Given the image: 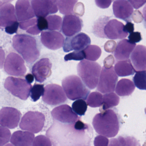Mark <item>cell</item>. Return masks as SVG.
Masks as SVG:
<instances>
[{
	"mask_svg": "<svg viewBox=\"0 0 146 146\" xmlns=\"http://www.w3.org/2000/svg\"><path fill=\"white\" fill-rule=\"evenodd\" d=\"M109 17H100L94 23L93 32L97 37L111 40L123 39L128 33L124 31L123 24L116 19H110Z\"/></svg>",
	"mask_w": 146,
	"mask_h": 146,
	"instance_id": "6da1fadb",
	"label": "cell"
},
{
	"mask_svg": "<svg viewBox=\"0 0 146 146\" xmlns=\"http://www.w3.org/2000/svg\"><path fill=\"white\" fill-rule=\"evenodd\" d=\"M92 124L98 134L108 137H115L119 131L118 117L111 109L96 114L93 119Z\"/></svg>",
	"mask_w": 146,
	"mask_h": 146,
	"instance_id": "7a4b0ae2",
	"label": "cell"
},
{
	"mask_svg": "<svg viewBox=\"0 0 146 146\" xmlns=\"http://www.w3.org/2000/svg\"><path fill=\"white\" fill-rule=\"evenodd\" d=\"M13 46L29 64L36 61L40 56V51L35 37L29 35H17L13 38Z\"/></svg>",
	"mask_w": 146,
	"mask_h": 146,
	"instance_id": "3957f363",
	"label": "cell"
},
{
	"mask_svg": "<svg viewBox=\"0 0 146 146\" xmlns=\"http://www.w3.org/2000/svg\"><path fill=\"white\" fill-rule=\"evenodd\" d=\"M101 66L96 62L82 60L77 66L78 74L90 89L95 88L99 83Z\"/></svg>",
	"mask_w": 146,
	"mask_h": 146,
	"instance_id": "277c9868",
	"label": "cell"
},
{
	"mask_svg": "<svg viewBox=\"0 0 146 146\" xmlns=\"http://www.w3.org/2000/svg\"><path fill=\"white\" fill-rule=\"evenodd\" d=\"M62 85L66 96L71 100H86L90 92L81 79L75 75L68 76L64 78Z\"/></svg>",
	"mask_w": 146,
	"mask_h": 146,
	"instance_id": "5b68a950",
	"label": "cell"
},
{
	"mask_svg": "<svg viewBox=\"0 0 146 146\" xmlns=\"http://www.w3.org/2000/svg\"><path fill=\"white\" fill-rule=\"evenodd\" d=\"M4 87L12 94L23 100L29 98L32 88L31 84L25 79L12 76L6 79Z\"/></svg>",
	"mask_w": 146,
	"mask_h": 146,
	"instance_id": "8992f818",
	"label": "cell"
},
{
	"mask_svg": "<svg viewBox=\"0 0 146 146\" xmlns=\"http://www.w3.org/2000/svg\"><path fill=\"white\" fill-rule=\"evenodd\" d=\"M45 121V116L42 113L29 111L23 116L19 127L23 130L36 134L43 129Z\"/></svg>",
	"mask_w": 146,
	"mask_h": 146,
	"instance_id": "52a82bcc",
	"label": "cell"
},
{
	"mask_svg": "<svg viewBox=\"0 0 146 146\" xmlns=\"http://www.w3.org/2000/svg\"><path fill=\"white\" fill-rule=\"evenodd\" d=\"M118 76L113 66L110 69L102 67L97 89L102 94L112 93L115 90Z\"/></svg>",
	"mask_w": 146,
	"mask_h": 146,
	"instance_id": "ba28073f",
	"label": "cell"
},
{
	"mask_svg": "<svg viewBox=\"0 0 146 146\" xmlns=\"http://www.w3.org/2000/svg\"><path fill=\"white\" fill-rule=\"evenodd\" d=\"M5 71L11 76H23L27 72L23 59L17 54L11 52L6 59L4 64Z\"/></svg>",
	"mask_w": 146,
	"mask_h": 146,
	"instance_id": "9c48e42d",
	"label": "cell"
},
{
	"mask_svg": "<svg viewBox=\"0 0 146 146\" xmlns=\"http://www.w3.org/2000/svg\"><path fill=\"white\" fill-rule=\"evenodd\" d=\"M42 100L48 105L56 106L65 102L67 98L61 86L52 84H48L45 87Z\"/></svg>",
	"mask_w": 146,
	"mask_h": 146,
	"instance_id": "30bf717a",
	"label": "cell"
},
{
	"mask_svg": "<svg viewBox=\"0 0 146 146\" xmlns=\"http://www.w3.org/2000/svg\"><path fill=\"white\" fill-rule=\"evenodd\" d=\"M91 43L89 36L85 33H80L71 37H67L63 46V50L65 52L72 50L83 51Z\"/></svg>",
	"mask_w": 146,
	"mask_h": 146,
	"instance_id": "8fae6325",
	"label": "cell"
},
{
	"mask_svg": "<svg viewBox=\"0 0 146 146\" xmlns=\"http://www.w3.org/2000/svg\"><path fill=\"white\" fill-rule=\"evenodd\" d=\"M22 113L14 108L4 107L0 111V124L1 126L13 129L17 127Z\"/></svg>",
	"mask_w": 146,
	"mask_h": 146,
	"instance_id": "7c38bea8",
	"label": "cell"
},
{
	"mask_svg": "<svg viewBox=\"0 0 146 146\" xmlns=\"http://www.w3.org/2000/svg\"><path fill=\"white\" fill-rule=\"evenodd\" d=\"M31 2L35 15L37 18H45L49 14L56 13L58 11L56 1L32 0Z\"/></svg>",
	"mask_w": 146,
	"mask_h": 146,
	"instance_id": "4fadbf2b",
	"label": "cell"
},
{
	"mask_svg": "<svg viewBox=\"0 0 146 146\" xmlns=\"http://www.w3.org/2000/svg\"><path fill=\"white\" fill-rule=\"evenodd\" d=\"M51 114L55 120L64 123H75L78 120L77 114L67 105L55 108L51 112Z\"/></svg>",
	"mask_w": 146,
	"mask_h": 146,
	"instance_id": "5bb4252c",
	"label": "cell"
},
{
	"mask_svg": "<svg viewBox=\"0 0 146 146\" xmlns=\"http://www.w3.org/2000/svg\"><path fill=\"white\" fill-rule=\"evenodd\" d=\"M40 36L42 43L47 48L51 50L60 49L64 44V37L58 31H42Z\"/></svg>",
	"mask_w": 146,
	"mask_h": 146,
	"instance_id": "9a60e30c",
	"label": "cell"
},
{
	"mask_svg": "<svg viewBox=\"0 0 146 146\" xmlns=\"http://www.w3.org/2000/svg\"><path fill=\"white\" fill-rule=\"evenodd\" d=\"M83 27L82 20L76 15L64 16L62 23V31L67 37H71L79 33Z\"/></svg>",
	"mask_w": 146,
	"mask_h": 146,
	"instance_id": "2e32d148",
	"label": "cell"
},
{
	"mask_svg": "<svg viewBox=\"0 0 146 146\" xmlns=\"http://www.w3.org/2000/svg\"><path fill=\"white\" fill-rule=\"evenodd\" d=\"M52 63L48 58H43L38 60L33 66L32 73L36 81L42 83L52 74Z\"/></svg>",
	"mask_w": 146,
	"mask_h": 146,
	"instance_id": "e0dca14e",
	"label": "cell"
},
{
	"mask_svg": "<svg viewBox=\"0 0 146 146\" xmlns=\"http://www.w3.org/2000/svg\"><path fill=\"white\" fill-rule=\"evenodd\" d=\"M113 14L117 18L127 22H130L133 13V8L129 1L126 0H117L113 4Z\"/></svg>",
	"mask_w": 146,
	"mask_h": 146,
	"instance_id": "ac0fdd59",
	"label": "cell"
},
{
	"mask_svg": "<svg viewBox=\"0 0 146 146\" xmlns=\"http://www.w3.org/2000/svg\"><path fill=\"white\" fill-rule=\"evenodd\" d=\"M14 6L11 3L1 5L0 26L1 28H6L17 21Z\"/></svg>",
	"mask_w": 146,
	"mask_h": 146,
	"instance_id": "d6986e66",
	"label": "cell"
},
{
	"mask_svg": "<svg viewBox=\"0 0 146 146\" xmlns=\"http://www.w3.org/2000/svg\"><path fill=\"white\" fill-rule=\"evenodd\" d=\"M131 60L136 72L146 71V47L137 45L131 55Z\"/></svg>",
	"mask_w": 146,
	"mask_h": 146,
	"instance_id": "ffe728a7",
	"label": "cell"
},
{
	"mask_svg": "<svg viewBox=\"0 0 146 146\" xmlns=\"http://www.w3.org/2000/svg\"><path fill=\"white\" fill-rule=\"evenodd\" d=\"M16 13L18 20L21 22L32 19L35 16L30 1L28 0H18L17 1Z\"/></svg>",
	"mask_w": 146,
	"mask_h": 146,
	"instance_id": "44dd1931",
	"label": "cell"
},
{
	"mask_svg": "<svg viewBox=\"0 0 146 146\" xmlns=\"http://www.w3.org/2000/svg\"><path fill=\"white\" fill-rule=\"evenodd\" d=\"M135 46L136 43H131L127 39L119 41L113 53L114 57L117 60L120 61L129 60Z\"/></svg>",
	"mask_w": 146,
	"mask_h": 146,
	"instance_id": "7402d4cb",
	"label": "cell"
},
{
	"mask_svg": "<svg viewBox=\"0 0 146 146\" xmlns=\"http://www.w3.org/2000/svg\"><path fill=\"white\" fill-rule=\"evenodd\" d=\"M35 138L33 133L19 130L13 134L11 142L14 146H32Z\"/></svg>",
	"mask_w": 146,
	"mask_h": 146,
	"instance_id": "603a6c76",
	"label": "cell"
},
{
	"mask_svg": "<svg viewBox=\"0 0 146 146\" xmlns=\"http://www.w3.org/2000/svg\"><path fill=\"white\" fill-rule=\"evenodd\" d=\"M135 89V84L132 81L129 79L123 78L117 83L115 92L119 96H128L133 93Z\"/></svg>",
	"mask_w": 146,
	"mask_h": 146,
	"instance_id": "cb8c5ba5",
	"label": "cell"
},
{
	"mask_svg": "<svg viewBox=\"0 0 146 146\" xmlns=\"http://www.w3.org/2000/svg\"><path fill=\"white\" fill-rule=\"evenodd\" d=\"M114 68L115 72L119 77L131 76L134 75L135 72L129 59L118 61L115 64Z\"/></svg>",
	"mask_w": 146,
	"mask_h": 146,
	"instance_id": "d4e9b609",
	"label": "cell"
},
{
	"mask_svg": "<svg viewBox=\"0 0 146 146\" xmlns=\"http://www.w3.org/2000/svg\"><path fill=\"white\" fill-rule=\"evenodd\" d=\"M108 146H141L136 139L133 137H119L110 140Z\"/></svg>",
	"mask_w": 146,
	"mask_h": 146,
	"instance_id": "484cf974",
	"label": "cell"
},
{
	"mask_svg": "<svg viewBox=\"0 0 146 146\" xmlns=\"http://www.w3.org/2000/svg\"><path fill=\"white\" fill-rule=\"evenodd\" d=\"M119 102V98L114 93H108L103 96V106L101 112L108 110L111 108L116 106Z\"/></svg>",
	"mask_w": 146,
	"mask_h": 146,
	"instance_id": "4316f807",
	"label": "cell"
},
{
	"mask_svg": "<svg viewBox=\"0 0 146 146\" xmlns=\"http://www.w3.org/2000/svg\"><path fill=\"white\" fill-rule=\"evenodd\" d=\"M57 5L58 7L60 12L64 15H71L73 13L74 6L76 5L77 0L72 1H56Z\"/></svg>",
	"mask_w": 146,
	"mask_h": 146,
	"instance_id": "83f0119b",
	"label": "cell"
},
{
	"mask_svg": "<svg viewBox=\"0 0 146 146\" xmlns=\"http://www.w3.org/2000/svg\"><path fill=\"white\" fill-rule=\"evenodd\" d=\"M83 51L85 58L90 61H96L100 58L102 54L100 48L96 45H90Z\"/></svg>",
	"mask_w": 146,
	"mask_h": 146,
	"instance_id": "f1b7e54d",
	"label": "cell"
},
{
	"mask_svg": "<svg viewBox=\"0 0 146 146\" xmlns=\"http://www.w3.org/2000/svg\"><path fill=\"white\" fill-rule=\"evenodd\" d=\"M103 103V96L99 92H92L87 99V104L92 108L99 107Z\"/></svg>",
	"mask_w": 146,
	"mask_h": 146,
	"instance_id": "f546056e",
	"label": "cell"
},
{
	"mask_svg": "<svg viewBox=\"0 0 146 146\" xmlns=\"http://www.w3.org/2000/svg\"><path fill=\"white\" fill-rule=\"evenodd\" d=\"M48 23V30L60 31L62 26V18L57 15H50L46 18Z\"/></svg>",
	"mask_w": 146,
	"mask_h": 146,
	"instance_id": "4dcf8cb0",
	"label": "cell"
},
{
	"mask_svg": "<svg viewBox=\"0 0 146 146\" xmlns=\"http://www.w3.org/2000/svg\"><path fill=\"white\" fill-rule=\"evenodd\" d=\"M133 80L135 86L137 88L146 90V71L137 72Z\"/></svg>",
	"mask_w": 146,
	"mask_h": 146,
	"instance_id": "1f68e13d",
	"label": "cell"
},
{
	"mask_svg": "<svg viewBox=\"0 0 146 146\" xmlns=\"http://www.w3.org/2000/svg\"><path fill=\"white\" fill-rule=\"evenodd\" d=\"M72 110L74 112L79 116H83L88 108L87 102L82 99L78 100L74 102L72 106Z\"/></svg>",
	"mask_w": 146,
	"mask_h": 146,
	"instance_id": "d6a6232c",
	"label": "cell"
},
{
	"mask_svg": "<svg viewBox=\"0 0 146 146\" xmlns=\"http://www.w3.org/2000/svg\"><path fill=\"white\" fill-rule=\"evenodd\" d=\"M45 92L44 84H35L31 88L30 92V97L33 102L37 101L40 97L43 96Z\"/></svg>",
	"mask_w": 146,
	"mask_h": 146,
	"instance_id": "836d02e7",
	"label": "cell"
},
{
	"mask_svg": "<svg viewBox=\"0 0 146 146\" xmlns=\"http://www.w3.org/2000/svg\"><path fill=\"white\" fill-rule=\"evenodd\" d=\"M11 132L6 127H0V146H4L9 142L11 137Z\"/></svg>",
	"mask_w": 146,
	"mask_h": 146,
	"instance_id": "e575fe53",
	"label": "cell"
},
{
	"mask_svg": "<svg viewBox=\"0 0 146 146\" xmlns=\"http://www.w3.org/2000/svg\"><path fill=\"white\" fill-rule=\"evenodd\" d=\"M32 146H52V142L47 137L40 135L35 137Z\"/></svg>",
	"mask_w": 146,
	"mask_h": 146,
	"instance_id": "d590c367",
	"label": "cell"
},
{
	"mask_svg": "<svg viewBox=\"0 0 146 146\" xmlns=\"http://www.w3.org/2000/svg\"><path fill=\"white\" fill-rule=\"evenodd\" d=\"M85 58V54L83 50L80 51H74L65 56V61L68 60H83Z\"/></svg>",
	"mask_w": 146,
	"mask_h": 146,
	"instance_id": "8d00e7d4",
	"label": "cell"
},
{
	"mask_svg": "<svg viewBox=\"0 0 146 146\" xmlns=\"http://www.w3.org/2000/svg\"><path fill=\"white\" fill-rule=\"evenodd\" d=\"M37 23V19L33 18L24 22H20L19 28L23 30L27 31L30 28L36 25Z\"/></svg>",
	"mask_w": 146,
	"mask_h": 146,
	"instance_id": "74e56055",
	"label": "cell"
},
{
	"mask_svg": "<svg viewBox=\"0 0 146 146\" xmlns=\"http://www.w3.org/2000/svg\"><path fill=\"white\" fill-rule=\"evenodd\" d=\"M109 140L104 136L98 135L95 138L94 141V146H108Z\"/></svg>",
	"mask_w": 146,
	"mask_h": 146,
	"instance_id": "f35d334b",
	"label": "cell"
},
{
	"mask_svg": "<svg viewBox=\"0 0 146 146\" xmlns=\"http://www.w3.org/2000/svg\"><path fill=\"white\" fill-rule=\"evenodd\" d=\"M117 43L113 40H108L106 42L104 45V50L108 53H111L114 52L117 48Z\"/></svg>",
	"mask_w": 146,
	"mask_h": 146,
	"instance_id": "ab89813d",
	"label": "cell"
},
{
	"mask_svg": "<svg viewBox=\"0 0 146 146\" xmlns=\"http://www.w3.org/2000/svg\"><path fill=\"white\" fill-rule=\"evenodd\" d=\"M37 26L41 31L48 29V23L46 18L44 17L37 18Z\"/></svg>",
	"mask_w": 146,
	"mask_h": 146,
	"instance_id": "60d3db41",
	"label": "cell"
},
{
	"mask_svg": "<svg viewBox=\"0 0 146 146\" xmlns=\"http://www.w3.org/2000/svg\"><path fill=\"white\" fill-rule=\"evenodd\" d=\"M129 40L132 43H136L139 42L142 40L141 35L140 32H133L130 34L128 36Z\"/></svg>",
	"mask_w": 146,
	"mask_h": 146,
	"instance_id": "b9f144b4",
	"label": "cell"
},
{
	"mask_svg": "<svg viewBox=\"0 0 146 146\" xmlns=\"http://www.w3.org/2000/svg\"><path fill=\"white\" fill-rule=\"evenodd\" d=\"M19 26V23L18 22H16L13 24L7 26L5 28V31L7 34L10 35H13L16 33L18 29Z\"/></svg>",
	"mask_w": 146,
	"mask_h": 146,
	"instance_id": "7bdbcfd3",
	"label": "cell"
},
{
	"mask_svg": "<svg viewBox=\"0 0 146 146\" xmlns=\"http://www.w3.org/2000/svg\"><path fill=\"white\" fill-rule=\"evenodd\" d=\"M74 12L78 16H82L84 13V7L83 4L79 2L76 4L74 7Z\"/></svg>",
	"mask_w": 146,
	"mask_h": 146,
	"instance_id": "ee69618b",
	"label": "cell"
},
{
	"mask_svg": "<svg viewBox=\"0 0 146 146\" xmlns=\"http://www.w3.org/2000/svg\"><path fill=\"white\" fill-rule=\"evenodd\" d=\"M115 60L114 57L111 54L107 57L104 60V66L106 69H110L112 67L114 64Z\"/></svg>",
	"mask_w": 146,
	"mask_h": 146,
	"instance_id": "f6af8a7d",
	"label": "cell"
},
{
	"mask_svg": "<svg viewBox=\"0 0 146 146\" xmlns=\"http://www.w3.org/2000/svg\"><path fill=\"white\" fill-rule=\"evenodd\" d=\"M131 18L135 23H141L143 20V17L140 11H135L132 13Z\"/></svg>",
	"mask_w": 146,
	"mask_h": 146,
	"instance_id": "bcb514c9",
	"label": "cell"
},
{
	"mask_svg": "<svg viewBox=\"0 0 146 146\" xmlns=\"http://www.w3.org/2000/svg\"><path fill=\"white\" fill-rule=\"evenodd\" d=\"M96 4L97 6L102 9L107 8L110 6L111 3L112 2V1H99V0H96Z\"/></svg>",
	"mask_w": 146,
	"mask_h": 146,
	"instance_id": "7dc6e473",
	"label": "cell"
},
{
	"mask_svg": "<svg viewBox=\"0 0 146 146\" xmlns=\"http://www.w3.org/2000/svg\"><path fill=\"white\" fill-rule=\"evenodd\" d=\"M74 128L77 130H84L89 129V126L78 119L74 123Z\"/></svg>",
	"mask_w": 146,
	"mask_h": 146,
	"instance_id": "c3c4849f",
	"label": "cell"
},
{
	"mask_svg": "<svg viewBox=\"0 0 146 146\" xmlns=\"http://www.w3.org/2000/svg\"><path fill=\"white\" fill-rule=\"evenodd\" d=\"M135 9H138L146 3V1H129Z\"/></svg>",
	"mask_w": 146,
	"mask_h": 146,
	"instance_id": "681fc988",
	"label": "cell"
},
{
	"mask_svg": "<svg viewBox=\"0 0 146 146\" xmlns=\"http://www.w3.org/2000/svg\"><path fill=\"white\" fill-rule=\"evenodd\" d=\"M124 31L130 34L133 33L134 31V25L131 22H127L125 25Z\"/></svg>",
	"mask_w": 146,
	"mask_h": 146,
	"instance_id": "f907efd6",
	"label": "cell"
},
{
	"mask_svg": "<svg viewBox=\"0 0 146 146\" xmlns=\"http://www.w3.org/2000/svg\"><path fill=\"white\" fill-rule=\"evenodd\" d=\"M25 79H26V80L28 82H29V84H31L34 82L35 77H34V75H32V74L29 73L25 76Z\"/></svg>",
	"mask_w": 146,
	"mask_h": 146,
	"instance_id": "816d5d0a",
	"label": "cell"
},
{
	"mask_svg": "<svg viewBox=\"0 0 146 146\" xmlns=\"http://www.w3.org/2000/svg\"><path fill=\"white\" fill-rule=\"evenodd\" d=\"M143 19H144V26L146 29V5L144 6L143 10Z\"/></svg>",
	"mask_w": 146,
	"mask_h": 146,
	"instance_id": "f5cc1de1",
	"label": "cell"
},
{
	"mask_svg": "<svg viewBox=\"0 0 146 146\" xmlns=\"http://www.w3.org/2000/svg\"><path fill=\"white\" fill-rule=\"evenodd\" d=\"M4 146H13V144H11V143H8V144H6V145Z\"/></svg>",
	"mask_w": 146,
	"mask_h": 146,
	"instance_id": "db71d44e",
	"label": "cell"
}]
</instances>
